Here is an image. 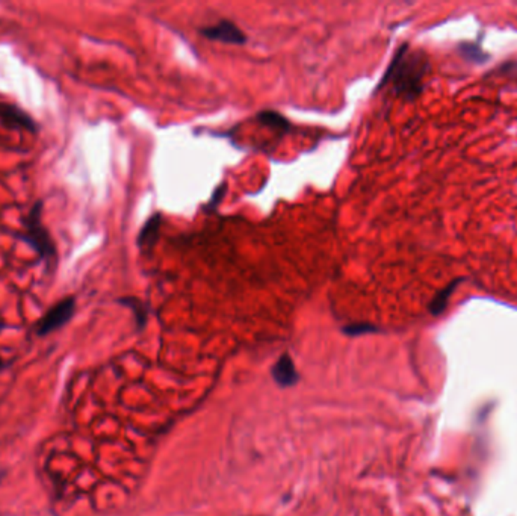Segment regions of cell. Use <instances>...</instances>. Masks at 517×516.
I'll return each instance as SVG.
<instances>
[{
    "label": "cell",
    "instance_id": "1",
    "mask_svg": "<svg viewBox=\"0 0 517 516\" xmlns=\"http://www.w3.org/2000/svg\"><path fill=\"white\" fill-rule=\"evenodd\" d=\"M428 59L424 52H410L409 46L404 44L398 49L377 88L380 89L391 85L398 96L414 98L422 93L424 79L428 73Z\"/></svg>",
    "mask_w": 517,
    "mask_h": 516
},
{
    "label": "cell",
    "instance_id": "2",
    "mask_svg": "<svg viewBox=\"0 0 517 516\" xmlns=\"http://www.w3.org/2000/svg\"><path fill=\"white\" fill-rule=\"evenodd\" d=\"M43 202H37L29 214L23 218V229L20 233V240L29 245L35 254L47 264V266H55L58 261V252L51 233L44 227L43 220Z\"/></svg>",
    "mask_w": 517,
    "mask_h": 516
},
{
    "label": "cell",
    "instance_id": "3",
    "mask_svg": "<svg viewBox=\"0 0 517 516\" xmlns=\"http://www.w3.org/2000/svg\"><path fill=\"white\" fill-rule=\"evenodd\" d=\"M76 311V299L74 297H67V299L58 302L52 306L37 323L35 332L38 336H46L58 329H61L70 320L73 318Z\"/></svg>",
    "mask_w": 517,
    "mask_h": 516
},
{
    "label": "cell",
    "instance_id": "4",
    "mask_svg": "<svg viewBox=\"0 0 517 516\" xmlns=\"http://www.w3.org/2000/svg\"><path fill=\"white\" fill-rule=\"evenodd\" d=\"M200 32L204 38L212 39V41H220L235 46H241L247 43V35L241 31L240 26L235 25L233 22H228V20H221V22H218L216 25L203 27L200 29Z\"/></svg>",
    "mask_w": 517,
    "mask_h": 516
},
{
    "label": "cell",
    "instance_id": "5",
    "mask_svg": "<svg viewBox=\"0 0 517 516\" xmlns=\"http://www.w3.org/2000/svg\"><path fill=\"white\" fill-rule=\"evenodd\" d=\"M0 123L8 129L25 131L29 134L38 132V124L23 109L11 103H0Z\"/></svg>",
    "mask_w": 517,
    "mask_h": 516
},
{
    "label": "cell",
    "instance_id": "6",
    "mask_svg": "<svg viewBox=\"0 0 517 516\" xmlns=\"http://www.w3.org/2000/svg\"><path fill=\"white\" fill-rule=\"evenodd\" d=\"M271 373H273V379L275 380V383L278 386H283V388L294 386L298 382V373L295 370L294 361L287 353L278 357V361L273 366Z\"/></svg>",
    "mask_w": 517,
    "mask_h": 516
},
{
    "label": "cell",
    "instance_id": "7",
    "mask_svg": "<svg viewBox=\"0 0 517 516\" xmlns=\"http://www.w3.org/2000/svg\"><path fill=\"white\" fill-rule=\"evenodd\" d=\"M162 224V215L155 214L144 223V226L139 231V235L136 238V244L139 249L143 250H150L152 247L156 244L159 238V231H161Z\"/></svg>",
    "mask_w": 517,
    "mask_h": 516
},
{
    "label": "cell",
    "instance_id": "8",
    "mask_svg": "<svg viewBox=\"0 0 517 516\" xmlns=\"http://www.w3.org/2000/svg\"><path fill=\"white\" fill-rule=\"evenodd\" d=\"M257 122L261 123L262 126H265V127H270L271 131L278 132V134H287L294 129L291 122L287 120L284 115H282L280 112H277V111H273V109H271V111L268 109V111L258 112L257 114Z\"/></svg>",
    "mask_w": 517,
    "mask_h": 516
},
{
    "label": "cell",
    "instance_id": "9",
    "mask_svg": "<svg viewBox=\"0 0 517 516\" xmlns=\"http://www.w3.org/2000/svg\"><path fill=\"white\" fill-rule=\"evenodd\" d=\"M118 303L123 304V306H127L129 309L133 312L135 320H136V325L139 327V329H143V327L147 323V307L144 306V303L141 300H138L136 297H124V299L118 300Z\"/></svg>",
    "mask_w": 517,
    "mask_h": 516
},
{
    "label": "cell",
    "instance_id": "10",
    "mask_svg": "<svg viewBox=\"0 0 517 516\" xmlns=\"http://www.w3.org/2000/svg\"><path fill=\"white\" fill-rule=\"evenodd\" d=\"M457 285H459V280L452 282L448 288H445V290H442L439 294H437V295L434 297L433 302H431V304H430V312H431L433 315H439V314H442V312L445 311L446 303H448V299L451 297V294H452V291H454V288H455Z\"/></svg>",
    "mask_w": 517,
    "mask_h": 516
},
{
    "label": "cell",
    "instance_id": "11",
    "mask_svg": "<svg viewBox=\"0 0 517 516\" xmlns=\"http://www.w3.org/2000/svg\"><path fill=\"white\" fill-rule=\"evenodd\" d=\"M460 52L466 59L473 63H484V59H487V56L481 52V49L475 44H462Z\"/></svg>",
    "mask_w": 517,
    "mask_h": 516
},
{
    "label": "cell",
    "instance_id": "12",
    "mask_svg": "<svg viewBox=\"0 0 517 516\" xmlns=\"http://www.w3.org/2000/svg\"><path fill=\"white\" fill-rule=\"evenodd\" d=\"M377 332V327L372 324L367 323H355V324H350L343 327V333L348 336H360V335H366V333H372Z\"/></svg>",
    "mask_w": 517,
    "mask_h": 516
},
{
    "label": "cell",
    "instance_id": "13",
    "mask_svg": "<svg viewBox=\"0 0 517 516\" xmlns=\"http://www.w3.org/2000/svg\"><path fill=\"white\" fill-rule=\"evenodd\" d=\"M227 188H228L227 182H221L220 185H218V186L215 188V191H214V194H212V197H211V200H209V202H207V205L204 206V209H206V211H214V209H216L218 206H220V203L223 202V198L225 197Z\"/></svg>",
    "mask_w": 517,
    "mask_h": 516
},
{
    "label": "cell",
    "instance_id": "14",
    "mask_svg": "<svg viewBox=\"0 0 517 516\" xmlns=\"http://www.w3.org/2000/svg\"><path fill=\"white\" fill-rule=\"evenodd\" d=\"M4 366H5V362H4V359H2V356H0V371L4 370Z\"/></svg>",
    "mask_w": 517,
    "mask_h": 516
}]
</instances>
